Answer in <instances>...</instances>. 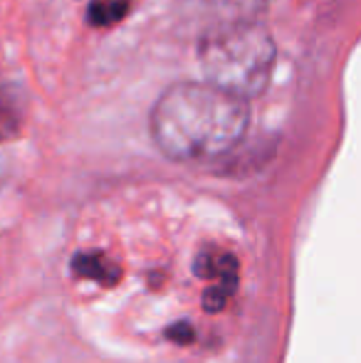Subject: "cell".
Here are the masks:
<instances>
[{
    "instance_id": "6da1fadb",
    "label": "cell",
    "mask_w": 361,
    "mask_h": 363,
    "mask_svg": "<svg viewBox=\"0 0 361 363\" xmlns=\"http://www.w3.org/2000/svg\"><path fill=\"white\" fill-rule=\"evenodd\" d=\"M250 126L248 99L211 82H176L156 99L151 139L171 161H208L231 153Z\"/></svg>"
},
{
    "instance_id": "7a4b0ae2",
    "label": "cell",
    "mask_w": 361,
    "mask_h": 363,
    "mask_svg": "<svg viewBox=\"0 0 361 363\" xmlns=\"http://www.w3.org/2000/svg\"><path fill=\"white\" fill-rule=\"evenodd\" d=\"M274 60L277 48L262 20L211 25L198 40V62L206 79L243 99L267 89Z\"/></svg>"
},
{
    "instance_id": "3957f363",
    "label": "cell",
    "mask_w": 361,
    "mask_h": 363,
    "mask_svg": "<svg viewBox=\"0 0 361 363\" xmlns=\"http://www.w3.org/2000/svg\"><path fill=\"white\" fill-rule=\"evenodd\" d=\"M203 30L211 25L238 23V20H262L267 0H188Z\"/></svg>"
},
{
    "instance_id": "277c9868",
    "label": "cell",
    "mask_w": 361,
    "mask_h": 363,
    "mask_svg": "<svg viewBox=\"0 0 361 363\" xmlns=\"http://www.w3.org/2000/svg\"><path fill=\"white\" fill-rule=\"evenodd\" d=\"M193 272L201 279H213V282H240L238 274V257L228 250L206 247L198 252L193 262Z\"/></svg>"
},
{
    "instance_id": "5b68a950",
    "label": "cell",
    "mask_w": 361,
    "mask_h": 363,
    "mask_svg": "<svg viewBox=\"0 0 361 363\" xmlns=\"http://www.w3.org/2000/svg\"><path fill=\"white\" fill-rule=\"evenodd\" d=\"M72 272L82 279H91L104 287H114L121 279V267L104 252H94V250H82L72 257Z\"/></svg>"
},
{
    "instance_id": "8992f818",
    "label": "cell",
    "mask_w": 361,
    "mask_h": 363,
    "mask_svg": "<svg viewBox=\"0 0 361 363\" xmlns=\"http://www.w3.org/2000/svg\"><path fill=\"white\" fill-rule=\"evenodd\" d=\"M129 8H131L129 0H91L87 5L84 18H87L91 28H111L119 20H124Z\"/></svg>"
},
{
    "instance_id": "52a82bcc",
    "label": "cell",
    "mask_w": 361,
    "mask_h": 363,
    "mask_svg": "<svg viewBox=\"0 0 361 363\" xmlns=\"http://www.w3.org/2000/svg\"><path fill=\"white\" fill-rule=\"evenodd\" d=\"M238 282H213L211 289H206L201 304L208 314H218V311L226 309V304L231 301V296L235 294Z\"/></svg>"
},
{
    "instance_id": "ba28073f",
    "label": "cell",
    "mask_w": 361,
    "mask_h": 363,
    "mask_svg": "<svg viewBox=\"0 0 361 363\" xmlns=\"http://www.w3.org/2000/svg\"><path fill=\"white\" fill-rule=\"evenodd\" d=\"M20 124V111H18V104L8 96H0V141L8 139L10 134H15Z\"/></svg>"
},
{
    "instance_id": "9c48e42d",
    "label": "cell",
    "mask_w": 361,
    "mask_h": 363,
    "mask_svg": "<svg viewBox=\"0 0 361 363\" xmlns=\"http://www.w3.org/2000/svg\"><path fill=\"white\" fill-rule=\"evenodd\" d=\"M166 339L176 341V344H191L193 341V326L188 321H179V324L166 329Z\"/></svg>"
}]
</instances>
